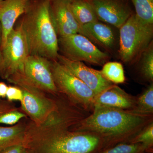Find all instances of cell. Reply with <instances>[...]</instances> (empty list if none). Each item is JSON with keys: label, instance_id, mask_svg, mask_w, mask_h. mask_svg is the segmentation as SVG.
Listing matches in <instances>:
<instances>
[{"label": "cell", "instance_id": "4316f807", "mask_svg": "<svg viewBox=\"0 0 153 153\" xmlns=\"http://www.w3.org/2000/svg\"><path fill=\"white\" fill-rule=\"evenodd\" d=\"M8 86L5 82H0V98L6 97Z\"/></svg>", "mask_w": 153, "mask_h": 153}, {"label": "cell", "instance_id": "83f0119b", "mask_svg": "<svg viewBox=\"0 0 153 153\" xmlns=\"http://www.w3.org/2000/svg\"><path fill=\"white\" fill-rule=\"evenodd\" d=\"M1 28L0 24V71L1 69L2 64V57L1 51Z\"/></svg>", "mask_w": 153, "mask_h": 153}, {"label": "cell", "instance_id": "7402d4cb", "mask_svg": "<svg viewBox=\"0 0 153 153\" xmlns=\"http://www.w3.org/2000/svg\"><path fill=\"white\" fill-rule=\"evenodd\" d=\"M137 17L144 23L153 25V0H131Z\"/></svg>", "mask_w": 153, "mask_h": 153}, {"label": "cell", "instance_id": "30bf717a", "mask_svg": "<svg viewBox=\"0 0 153 153\" xmlns=\"http://www.w3.org/2000/svg\"><path fill=\"white\" fill-rule=\"evenodd\" d=\"M57 60L85 83L96 96L114 84L105 79L100 71L91 68L82 62L70 60L59 54Z\"/></svg>", "mask_w": 153, "mask_h": 153}, {"label": "cell", "instance_id": "ba28073f", "mask_svg": "<svg viewBox=\"0 0 153 153\" xmlns=\"http://www.w3.org/2000/svg\"><path fill=\"white\" fill-rule=\"evenodd\" d=\"M58 40L63 56L70 60L103 66L109 59L107 53L100 50L92 41L80 34L60 37Z\"/></svg>", "mask_w": 153, "mask_h": 153}, {"label": "cell", "instance_id": "d6986e66", "mask_svg": "<svg viewBox=\"0 0 153 153\" xmlns=\"http://www.w3.org/2000/svg\"><path fill=\"white\" fill-rule=\"evenodd\" d=\"M132 110L142 114L153 115V83L139 96L136 97L135 107Z\"/></svg>", "mask_w": 153, "mask_h": 153}, {"label": "cell", "instance_id": "484cf974", "mask_svg": "<svg viewBox=\"0 0 153 153\" xmlns=\"http://www.w3.org/2000/svg\"><path fill=\"white\" fill-rule=\"evenodd\" d=\"M25 149L26 148L23 145H13L5 148L0 153H22Z\"/></svg>", "mask_w": 153, "mask_h": 153}, {"label": "cell", "instance_id": "7c38bea8", "mask_svg": "<svg viewBox=\"0 0 153 153\" xmlns=\"http://www.w3.org/2000/svg\"><path fill=\"white\" fill-rule=\"evenodd\" d=\"M98 21L120 28L131 16V11L123 0H88Z\"/></svg>", "mask_w": 153, "mask_h": 153}, {"label": "cell", "instance_id": "e0dca14e", "mask_svg": "<svg viewBox=\"0 0 153 153\" xmlns=\"http://www.w3.org/2000/svg\"><path fill=\"white\" fill-rule=\"evenodd\" d=\"M26 133L25 127L22 125L0 126V152L12 145H23Z\"/></svg>", "mask_w": 153, "mask_h": 153}, {"label": "cell", "instance_id": "9a60e30c", "mask_svg": "<svg viewBox=\"0 0 153 153\" xmlns=\"http://www.w3.org/2000/svg\"><path fill=\"white\" fill-rule=\"evenodd\" d=\"M82 27L86 37L91 41L107 49L111 50L113 48L115 38L112 29L108 25L98 21L83 25Z\"/></svg>", "mask_w": 153, "mask_h": 153}, {"label": "cell", "instance_id": "44dd1931", "mask_svg": "<svg viewBox=\"0 0 153 153\" xmlns=\"http://www.w3.org/2000/svg\"><path fill=\"white\" fill-rule=\"evenodd\" d=\"M153 152L145 145L128 142L119 143L96 153H144Z\"/></svg>", "mask_w": 153, "mask_h": 153}, {"label": "cell", "instance_id": "2e32d148", "mask_svg": "<svg viewBox=\"0 0 153 153\" xmlns=\"http://www.w3.org/2000/svg\"><path fill=\"white\" fill-rule=\"evenodd\" d=\"M70 7L74 18L80 26L98 21L93 6L88 0H72Z\"/></svg>", "mask_w": 153, "mask_h": 153}, {"label": "cell", "instance_id": "8fae6325", "mask_svg": "<svg viewBox=\"0 0 153 153\" xmlns=\"http://www.w3.org/2000/svg\"><path fill=\"white\" fill-rule=\"evenodd\" d=\"M50 10L54 26L60 38L75 34L86 37L85 31L71 12L70 1L50 0Z\"/></svg>", "mask_w": 153, "mask_h": 153}, {"label": "cell", "instance_id": "f1b7e54d", "mask_svg": "<svg viewBox=\"0 0 153 153\" xmlns=\"http://www.w3.org/2000/svg\"><path fill=\"white\" fill-rule=\"evenodd\" d=\"M29 153V152H27V150L26 149H25V151H24V152H23V153Z\"/></svg>", "mask_w": 153, "mask_h": 153}, {"label": "cell", "instance_id": "5b68a950", "mask_svg": "<svg viewBox=\"0 0 153 153\" xmlns=\"http://www.w3.org/2000/svg\"><path fill=\"white\" fill-rule=\"evenodd\" d=\"M7 80L22 89L23 95L21 102L22 109L36 125L43 124L58 112L55 103L47 98L41 90L28 81L22 73L15 74Z\"/></svg>", "mask_w": 153, "mask_h": 153}, {"label": "cell", "instance_id": "603a6c76", "mask_svg": "<svg viewBox=\"0 0 153 153\" xmlns=\"http://www.w3.org/2000/svg\"><path fill=\"white\" fill-rule=\"evenodd\" d=\"M25 117L23 113L12 109L5 102L0 100V124L14 125Z\"/></svg>", "mask_w": 153, "mask_h": 153}, {"label": "cell", "instance_id": "ffe728a7", "mask_svg": "<svg viewBox=\"0 0 153 153\" xmlns=\"http://www.w3.org/2000/svg\"><path fill=\"white\" fill-rule=\"evenodd\" d=\"M140 59L139 69L141 74L147 81H153V41L142 53Z\"/></svg>", "mask_w": 153, "mask_h": 153}, {"label": "cell", "instance_id": "3957f363", "mask_svg": "<svg viewBox=\"0 0 153 153\" xmlns=\"http://www.w3.org/2000/svg\"><path fill=\"white\" fill-rule=\"evenodd\" d=\"M50 0H31L22 23L30 55L57 60L59 40L50 10Z\"/></svg>", "mask_w": 153, "mask_h": 153}, {"label": "cell", "instance_id": "5bb4252c", "mask_svg": "<svg viewBox=\"0 0 153 153\" xmlns=\"http://www.w3.org/2000/svg\"><path fill=\"white\" fill-rule=\"evenodd\" d=\"M136 99V97L113 84L96 96L94 109L107 107L131 110L135 106Z\"/></svg>", "mask_w": 153, "mask_h": 153}, {"label": "cell", "instance_id": "8992f818", "mask_svg": "<svg viewBox=\"0 0 153 153\" xmlns=\"http://www.w3.org/2000/svg\"><path fill=\"white\" fill-rule=\"evenodd\" d=\"M2 64L0 75L8 79L19 73H23L24 64L29 55V45L22 23L9 34L1 49Z\"/></svg>", "mask_w": 153, "mask_h": 153}, {"label": "cell", "instance_id": "ac0fdd59", "mask_svg": "<svg viewBox=\"0 0 153 153\" xmlns=\"http://www.w3.org/2000/svg\"><path fill=\"white\" fill-rule=\"evenodd\" d=\"M100 71L105 79L114 84L123 83L125 81L123 67L119 62H106Z\"/></svg>", "mask_w": 153, "mask_h": 153}, {"label": "cell", "instance_id": "4dcf8cb0", "mask_svg": "<svg viewBox=\"0 0 153 153\" xmlns=\"http://www.w3.org/2000/svg\"><path fill=\"white\" fill-rule=\"evenodd\" d=\"M3 1H4V0H0V3L1 2Z\"/></svg>", "mask_w": 153, "mask_h": 153}, {"label": "cell", "instance_id": "4fadbf2b", "mask_svg": "<svg viewBox=\"0 0 153 153\" xmlns=\"http://www.w3.org/2000/svg\"><path fill=\"white\" fill-rule=\"evenodd\" d=\"M31 0H4L0 3V24L1 28V51L7 38L14 29L16 21L27 10Z\"/></svg>", "mask_w": 153, "mask_h": 153}, {"label": "cell", "instance_id": "d4e9b609", "mask_svg": "<svg viewBox=\"0 0 153 153\" xmlns=\"http://www.w3.org/2000/svg\"><path fill=\"white\" fill-rule=\"evenodd\" d=\"M23 92L22 89L16 86H8L6 97L9 101L21 102L23 99Z\"/></svg>", "mask_w": 153, "mask_h": 153}, {"label": "cell", "instance_id": "9c48e42d", "mask_svg": "<svg viewBox=\"0 0 153 153\" xmlns=\"http://www.w3.org/2000/svg\"><path fill=\"white\" fill-rule=\"evenodd\" d=\"M23 75L33 85L41 90L57 93V88L51 69V62L45 57L30 55L24 64Z\"/></svg>", "mask_w": 153, "mask_h": 153}, {"label": "cell", "instance_id": "7a4b0ae2", "mask_svg": "<svg viewBox=\"0 0 153 153\" xmlns=\"http://www.w3.org/2000/svg\"><path fill=\"white\" fill-rule=\"evenodd\" d=\"M153 122V115L112 108H94L75 124L71 130L92 134L104 142L106 148L128 142Z\"/></svg>", "mask_w": 153, "mask_h": 153}, {"label": "cell", "instance_id": "cb8c5ba5", "mask_svg": "<svg viewBox=\"0 0 153 153\" xmlns=\"http://www.w3.org/2000/svg\"><path fill=\"white\" fill-rule=\"evenodd\" d=\"M128 142L140 143L153 151V122L149 124Z\"/></svg>", "mask_w": 153, "mask_h": 153}, {"label": "cell", "instance_id": "1f68e13d", "mask_svg": "<svg viewBox=\"0 0 153 153\" xmlns=\"http://www.w3.org/2000/svg\"><path fill=\"white\" fill-rule=\"evenodd\" d=\"M69 1H72V0H69Z\"/></svg>", "mask_w": 153, "mask_h": 153}, {"label": "cell", "instance_id": "52a82bcc", "mask_svg": "<svg viewBox=\"0 0 153 153\" xmlns=\"http://www.w3.org/2000/svg\"><path fill=\"white\" fill-rule=\"evenodd\" d=\"M53 61L51 69L58 91L68 96L86 111H93L95 93L57 60Z\"/></svg>", "mask_w": 153, "mask_h": 153}, {"label": "cell", "instance_id": "277c9868", "mask_svg": "<svg viewBox=\"0 0 153 153\" xmlns=\"http://www.w3.org/2000/svg\"><path fill=\"white\" fill-rule=\"evenodd\" d=\"M119 29L120 59L134 63L152 42L153 25L144 23L132 13Z\"/></svg>", "mask_w": 153, "mask_h": 153}, {"label": "cell", "instance_id": "6da1fadb", "mask_svg": "<svg viewBox=\"0 0 153 153\" xmlns=\"http://www.w3.org/2000/svg\"><path fill=\"white\" fill-rule=\"evenodd\" d=\"M75 123L65 115L55 114L26 131L23 145L32 153H96L106 148L99 137L70 130Z\"/></svg>", "mask_w": 153, "mask_h": 153}, {"label": "cell", "instance_id": "f546056e", "mask_svg": "<svg viewBox=\"0 0 153 153\" xmlns=\"http://www.w3.org/2000/svg\"><path fill=\"white\" fill-rule=\"evenodd\" d=\"M144 153H153V152H146Z\"/></svg>", "mask_w": 153, "mask_h": 153}]
</instances>
